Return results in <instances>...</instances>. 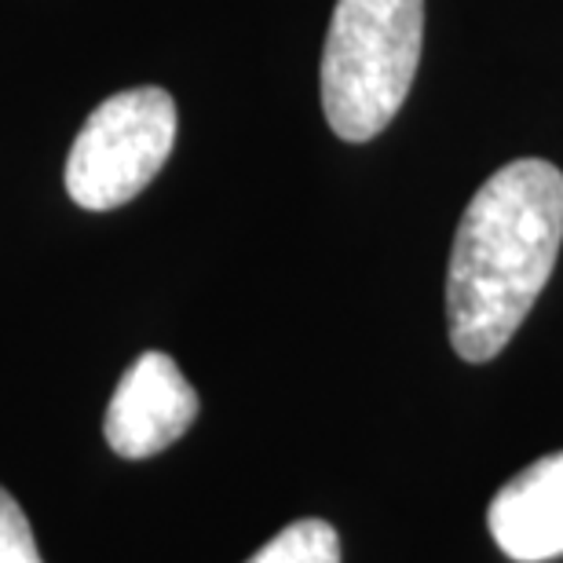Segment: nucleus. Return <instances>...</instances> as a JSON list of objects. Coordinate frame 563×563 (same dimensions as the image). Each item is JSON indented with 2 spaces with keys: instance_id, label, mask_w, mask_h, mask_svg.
Segmentation results:
<instances>
[{
  "instance_id": "7ed1b4c3",
  "label": "nucleus",
  "mask_w": 563,
  "mask_h": 563,
  "mask_svg": "<svg viewBox=\"0 0 563 563\" xmlns=\"http://www.w3.org/2000/svg\"><path fill=\"white\" fill-rule=\"evenodd\" d=\"M176 103L165 88L143 85L99 103L66 157V190L81 209L125 206L162 173L176 146Z\"/></svg>"
},
{
  "instance_id": "f03ea898",
  "label": "nucleus",
  "mask_w": 563,
  "mask_h": 563,
  "mask_svg": "<svg viewBox=\"0 0 563 563\" xmlns=\"http://www.w3.org/2000/svg\"><path fill=\"white\" fill-rule=\"evenodd\" d=\"M424 0H336L322 48V110L347 143H366L407 103L421 63Z\"/></svg>"
},
{
  "instance_id": "f257e3e1",
  "label": "nucleus",
  "mask_w": 563,
  "mask_h": 563,
  "mask_svg": "<svg viewBox=\"0 0 563 563\" xmlns=\"http://www.w3.org/2000/svg\"><path fill=\"white\" fill-rule=\"evenodd\" d=\"M563 245V173L542 157L498 168L457 223L446 272L450 344L490 363L542 297Z\"/></svg>"
},
{
  "instance_id": "0eeeda50",
  "label": "nucleus",
  "mask_w": 563,
  "mask_h": 563,
  "mask_svg": "<svg viewBox=\"0 0 563 563\" xmlns=\"http://www.w3.org/2000/svg\"><path fill=\"white\" fill-rule=\"evenodd\" d=\"M0 563H44L22 505L0 487Z\"/></svg>"
},
{
  "instance_id": "20e7f679",
  "label": "nucleus",
  "mask_w": 563,
  "mask_h": 563,
  "mask_svg": "<svg viewBox=\"0 0 563 563\" xmlns=\"http://www.w3.org/2000/svg\"><path fill=\"white\" fill-rule=\"evenodd\" d=\"M198 418V391L165 352H143L118 380L107 407V443L114 454L143 461L162 454Z\"/></svg>"
},
{
  "instance_id": "39448f33",
  "label": "nucleus",
  "mask_w": 563,
  "mask_h": 563,
  "mask_svg": "<svg viewBox=\"0 0 563 563\" xmlns=\"http://www.w3.org/2000/svg\"><path fill=\"white\" fill-rule=\"evenodd\" d=\"M487 523L498 549L516 563L563 556V450L505 483L494 494Z\"/></svg>"
},
{
  "instance_id": "423d86ee",
  "label": "nucleus",
  "mask_w": 563,
  "mask_h": 563,
  "mask_svg": "<svg viewBox=\"0 0 563 563\" xmlns=\"http://www.w3.org/2000/svg\"><path fill=\"white\" fill-rule=\"evenodd\" d=\"M245 563H341V538L325 520H297Z\"/></svg>"
}]
</instances>
